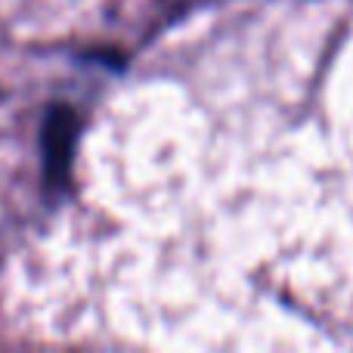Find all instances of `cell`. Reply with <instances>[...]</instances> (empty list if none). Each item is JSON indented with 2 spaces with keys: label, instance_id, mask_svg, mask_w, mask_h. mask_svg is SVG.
<instances>
[{
  "label": "cell",
  "instance_id": "6da1fadb",
  "mask_svg": "<svg viewBox=\"0 0 353 353\" xmlns=\"http://www.w3.org/2000/svg\"><path fill=\"white\" fill-rule=\"evenodd\" d=\"M74 134H78V118L68 109L56 105L43 121V161H47V176L53 183H59L68 171Z\"/></svg>",
  "mask_w": 353,
  "mask_h": 353
}]
</instances>
